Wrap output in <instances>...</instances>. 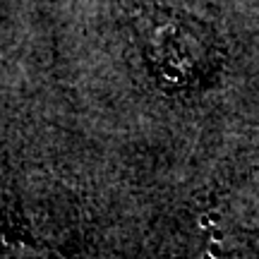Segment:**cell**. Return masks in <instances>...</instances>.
Instances as JSON below:
<instances>
[{
	"label": "cell",
	"mask_w": 259,
	"mask_h": 259,
	"mask_svg": "<svg viewBox=\"0 0 259 259\" xmlns=\"http://www.w3.org/2000/svg\"><path fill=\"white\" fill-rule=\"evenodd\" d=\"M156 56L161 67L170 72L173 77H180V65H183V74H194L199 60V51H204L202 38H197L192 31H187L180 24H170V27L161 29L156 36Z\"/></svg>",
	"instance_id": "6da1fadb"
}]
</instances>
